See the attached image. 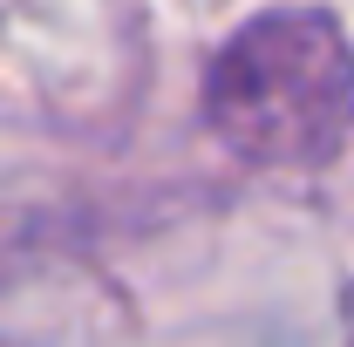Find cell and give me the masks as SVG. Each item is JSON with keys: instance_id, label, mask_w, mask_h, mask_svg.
<instances>
[]
</instances>
